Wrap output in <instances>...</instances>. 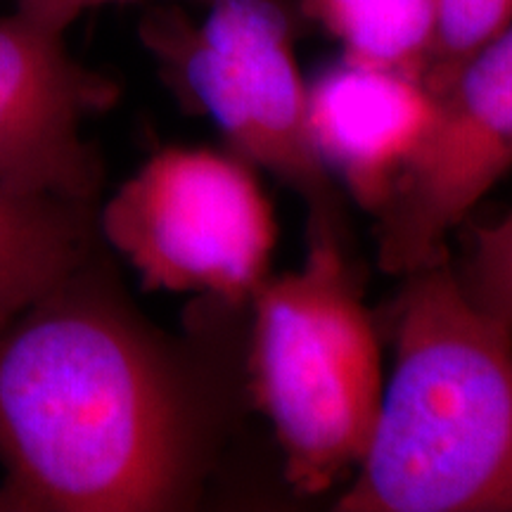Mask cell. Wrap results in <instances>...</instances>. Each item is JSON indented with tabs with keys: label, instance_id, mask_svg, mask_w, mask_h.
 Returning a JSON list of instances; mask_svg holds the SVG:
<instances>
[{
	"label": "cell",
	"instance_id": "11",
	"mask_svg": "<svg viewBox=\"0 0 512 512\" xmlns=\"http://www.w3.org/2000/svg\"><path fill=\"white\" fill-rule=\"evenodd\" d=\"M451 264L467 302L512 330V211L467 230L463 254Z\"/></svg>",
	"mask_w": 512,
	"mask_h": 512
},
{
	"label": "cell",
	"instance_id": "5",
	"mask_svg": "<svg viewBox=\"0 0 512 512\" xmlns=\"http://www.w3.org/2000/svg\"><path fill=\"white\" fill-rule=\"evenodd\" d=\"M98 223L145 290L247 309L271 278L275 211L235 152L164 147L114 192Z\"/></svg>",
	"mask_w": 512,
	"mask_h": 512
},
{
	"label": "cell",
	"instance_id": "8",
	"mask_svg": "<svg viewBox=\"0 0 512 512\" xmlns=\"http://www.w3.org/2000/svg\"><path fill=\"white\" fill-rule=\"evenodd\" d=\"M434 114L437 98L420 79L347 57L306 86V128L320 164L373 216Z\"/></svg>",
	"mask_w": 512,
	"mask_h": 512
},
{
	"label": "cell",
	"instance_id": "7",
	"mask_svg": "<svg viewBox=\"0 0 512 512\" xmlns=\"http://www.w3.org/2000/svg\"><path fill=\"white\" fill-rule=\"evenodd\" d=\"M119 100V83L76 60L57 31L0 17V183L98 202L102 159L83 124Z\"/></svg>",
	"mask_w": 512,
	"mask_h": 512
},
{
	"label": "cell",
	"instance_id": "10",
	"mask_svg": "<svg viewBox=\"0 0 512 512\" xmlns=\"http://www.w3.org/2000/svg\"><path fill=\"white\" fill-rule=\"evenodd\" d=\"M344 57L422 81L437 34V0H302Z\"/></svg>",
	"mask_w": 512,
	"mask_h": 512
},
{
	"label": "cell",
	"instance_id": "9",
	"mask_svg": "<svg viewBox=\"0 0 512 512\" xmlns=\"http://www.w3.org/2000/svg\"><path fill=\"white\" fill-rule=\"evenodd\" d=\"M98 211L0 183V330L98 252Z\"/></svg>",
	"mask_w": 512,
	"mask_h": 512
},
{
	"label": "cell",
	"instance_id": "14",
	"mask_svg": "<svg viewBox=\"0 0 512 512\" xmlns=\"http://www.w3.org/2000/svg\"><path fill=\"white\" fill-rule=\"evenodd\" d=\"M0 512H12V505H10L8 496H5L3 489H0Z\"/></svg>",
	"mask_w": 512,
	"mask_h": 512
},
{
	"label": "cell",
	"instance_id": "1",
	"mask_svg": "<svg viewBox=\"0 0 512 512\" xmlns=\"http://www.w3.org/2000/svg\"><path fill=\"white\" fill-rule=\"evenodd\" d=\"M197 297L176 339L98 249L0 330V463L12 512L200 503L245 389L238 313Z\"/></svg>",
	"mask_w": 512,
	"mask_h": 512
},
{
	"label": "cell",
	"instance_id": "13",
	"mask_svg": "<svg viewBox=\"0 0 512 512\" xmlns=\"http://www.w3.org/2000/svg\"><path fill=\"white\" fill-rule=\"evenodd\" d=\"M17 10L57 31H67L83 12L124 0H15Z\"/></svg>",
	"mask_w": 512,
	"mask_h": 512
},
{
	"label": "cell",
	"instance_id": "6",
	"mask_svg": "<svg viewBox=\"0 0 512 512\" xmlns=\"http://www.w3.org/2000/svg\"><path fill=\"white\" fill-rule=\"evenodd\" d=\"M512 169V24L453 74L418 150L375 214L377 264L408 275L448 254V235Z\"/></svg>",
	"mask_w": 512,
	"mask_h": 512
},
{
	"label": "cell",
	"instance_id": "3",
	"mask_svg": "<svg viewBox=\"0 0 512 512\" xmlns=\"http://www.w3.org/2000/svg\"><path fill=\"white\" fill-rule=\"evenodd\" d=\"M249 309L245 389L271 422L287 482L318 496L361 465L384 394L377 330L344 242L309 238L304 266L268 278Z\"/></svg>",
	"mask_w": 512,
	"mask_h": 512
},
{
	"label": "cell",
	"instance_id": "2",
	"mask_svg": "<svg viewBox=\"0 0 512 512\" xmlns=\"http://www.w3.org/2000/svg\"><path fill=\"white\" fill-rule=\"evenodd\" d=\"M394 368L337 512H512V330L465 299L451 252L403 275Z\"/></svg>",
	"mask_w": 512,
	"mask_h": 512
},
{
	"label": "cell",
	"instance_id": "4",
	"mask_svg": "<svg viewBox=\"0 0 512 512\" xmlns=\"http://www.w3.org/2000/svg\"><path fill=\"white\" fill-rule=\"evenodd\" d=\"M140 38L176 98L219 126L230 152L302 197L309 238H347L344 204L306 128V86L283 0H207L202 19L155 8Z\"/></svg>",
	"mask_w": 512,
	"mask_h": 512
},
{
	"label": "cell",
	"instance_id": "12",
	"mask_svg": "<svg viewBox=\"0 0 512 512\" xmlns=\"http://www.w3.org/2000/svg\"><path fill=\"white\" fill-rule=\"evenodd\" d=\"M512 24V0H437V34L422 83L444 91L463 64Z\"/></svg>",
	"mask_w": 512,
	"mask_h": 512
}]
</instances>
